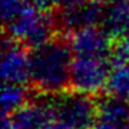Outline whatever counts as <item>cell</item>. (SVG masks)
Listing matches in <instances>:
<instances>
[{"instance_id":"obj_10","label":"cell","mask_w":129,"mask_h":129,"mask_svg":"<svg viewBox=\"0 0 129 129\" xmlns=\"http://www.w3.org/2000/svg\"><path fill=\"white\" fill-rule=\"evenodd\" d=\"M103 29L112 39H129V0H114L107 7Z\"/></svg>"},{"instance_id":"obj_17","label":"cell","mask_w":129,"mask_h":129,"mask_svg":"<svg viewBox=\"0 0 129 129\" xmlns=\"http://www.w3.org/2000/svg\"><path fill=\"white\" fill-rule=\"evenodd\" d=\"M45 129H71L70 126H67L65 123H62V122H60V121H57V119H53L50 123H49L47 126H46Z\"/></svg>"},{"instance_id":"obj_19","label":"cell","mask_w":129,"mask_h":129,"mask_svg":"<svg viewBox=\"0 0 129 129\" xmlns=\"http://www.w3.org/2000/svg\"><path fill=\"white\" fill-rule=\"evenodd\" d=\"M100 2H101V0H100Z\"/></svg>"},{"instance_id":"obj_4","label":"cell","mask_w":129,"mask_h":129,"mask_svg":"<svg viewBox=\"0 0 129 129\" xmlns=\"http://www.w3.org/2000/svg\"><path fill=\"white\" fill-rule=\"evenodd\" d=\"M111 71L108 58L75 57L71 64V87L82 94L99 93L108 86Z\"/></svg>"},{"instance_id":"obj_3","label":"cell","mask_w":129,"mask_h":129,"mask_svg":"<svg viewBox=\"0 0 129 129\" xmlns=\"http://www.w3.org/2000/svg\"><path fill=\"white\" fill-rule=\"evenodd\" d=\"M54 119L65 123L71 129H94L99 106L89 94L62 93L54 96Z\"/></svg>"},{"instance_id":"obj_8","label":"cell","mask_w":129,"mask_h":129,"mask_svg":"<svg viewBox=\"0 0 129 129\" xmlns=\"http://www.w3.org/2000/svg\"><path fill=\"white\" fill-rule=\"evenodd\" d=\"M106 9L100 0H89L75 9L61 10L58 15V22L65 31L76 32L79 29L96 26L99 22H103Z\"/></svg>"},{"instance_id":"obj_15","label":"cell","mask_w":129,"mask_h":129,"mask_svg":"<svg viewBox=\"0 0 129 129\" xmlns=\"http://www.w3.org/2000/svg\"><path fill=\"white\" fill-rule=\"evenodd\" d=\"M89 0H54V4L57 7H60L61 10H67V9H75L79 7L82 4L87 3Z\"/></svg>"},{"instance_id":"obj_11","label":"cell","mask_w":129,"mask_h":129,"mask_svg":"<svg viewBox=\"0 0 129 129\" xmlns=\"http://www.w3.org/2000/svg\"><path fill=\"white\" fill-rule=\"evenodd\" d=\"M28 100V90L22 85L4 83L2 90V111L4 117H11L22 108Z\"/></svg>"},{"instance_id":"obj_5","label":"cell","mask_w":129,"mask_h":129,"mask_svg":"<svg viewBox=\"0 0 129 129\" xmlns=\"http://www.w3.org/2000/svg\"><path fill=\"white\" fill-rule=\"evenodd\" d=\"M2 78L4 83L22 85L31 81V57L22 45L4 39L2 54Z\"/></svg>"},{"instance_id":"obj_16","label":"cell","mask_w":129,"mask_h":129,"mask_svg":"<svg viewBox=\"0 0 129 129\" xmlns=\"http://www.w3.org/2000/svg\"><path fill=\"white\" fill-rule=\"evenodd\" d=\"M54 4V0H34V7L39 11L47 13V10L50 9V6Z\"/></svg>"},{"instance_id":"obj_1","label":"cell","mask_w":129,"mask_h":129,"mask_svg":"<svg viewBox=\"0 0 129 129\" xmlns=\"http://www.w3.org/2000/svg\"><path fill=\"white\" fill-rule=\"evenodd\" d=\"M31 57V82L45 94H62L71 85L72 50L62 39H51L34 49Z\"/></svg>"},{"instance_id":"obj_2","label":"cell","mask_w":129,"mask_h":129,"mask_svg":"<svg viewBox=\"0 0 129 129\" xmlns=\"http://www.w3.org/2000/svg\"><path fill=\"white\" fill-rule=\"evenodd\" d=\"M53 28L54 20L49 13L31 7L6 24V34L9 39L20 45L38 49L51 40Z\"/></svg>"},{"instance_id":"obj_6","label":"cell","mask_w":129,"mask_h":129,"mask_svg":"<svg viewBox=\"0 0 129 129\" xmlns=\"http://www.w3.org/2000/svg\"><path fill=\"white\" fill-rule=\"evenodd\" d=\"M71 50L75 57L108 58L111 54V38L103 28L89 26L74 32L71 38Z\"/></svg>"},{"instance_id":"obj_14","label":"cell","mask_w":129,"mask_h":129,"mask_svg":"<svg viewBox=\"0 0 129 129\" xmlns=\"http://www.w3.org/2000/svg\"><path fill=\"white\" fill-rule=\"evenodd\" d=\"M110 62L112 68L129 64V39L118 40L110 54Z\"/></svg>"},{"instance_id":"obj_18","label":"cell","mask_w":129,"mask_h":129,"mask_svg":"<svg viewBox=\"0 0 129 129\" xmlns=\"http://www.w3.org/2000/svg\"><path fill=\"white\" fill-rule=\"evenodd\" d=\"M2 129H18L17 126L13 125V122L10 121V118H4L3 119V125H2Z\"/></svg>"},{"instance_id":"obj_13","label":"cell","mask_w":129,"mask_h":129,"mask_svg":"<svg viewBox=\"0 0 129 129\" xmlns=\"http://www.w3.org/2000/svg\"><path fill=\"white\" fill-rule=\"evenodd\" d=\"M31 7L34 0H2V18L4 24H9Z\"/></svg>"},{"instance_id":"obj_12","label":"cell","mask_w":129,"mask_h":129,"mask_svg":"<svg viewBox=\"0 0 129 129\" xmlns=\"http://www.w3.org/2000/svg\"><path fill=\"white\" fill-rule=\"evenodd\" d=\"M107 87L112 97L129 103V64L112 68Z\"/></svg>"},{"instance_id":"obj_9","label":"cell","mask_w":129,"mask_h":129,"mask_svg":"<svg viewBox=\"0 0 129 129\" xmlns=\"http://www.w3.org/2000/svg\"><path fill=\"white\" fill-rule=\"evenodd\" d=\"M99 114L94 129H129V104L117 97H106L97 103Z\"/></svg>"},{"instance_id":"obj_7","label":"cell","mask_w":129,"mask_h":129,"mask_svg":"<svg viewBox=\"0 0 129 129\" xmlns=\"http://www.w3.org/2000/svg\"><path fill=\"white\" fill-rule=\"evenodd\" d=\"M7 118H10L13 125L18 129H45L54 119L53 100L39 99L26 103L22 108Z\"/></svg>"}]
</instances>
